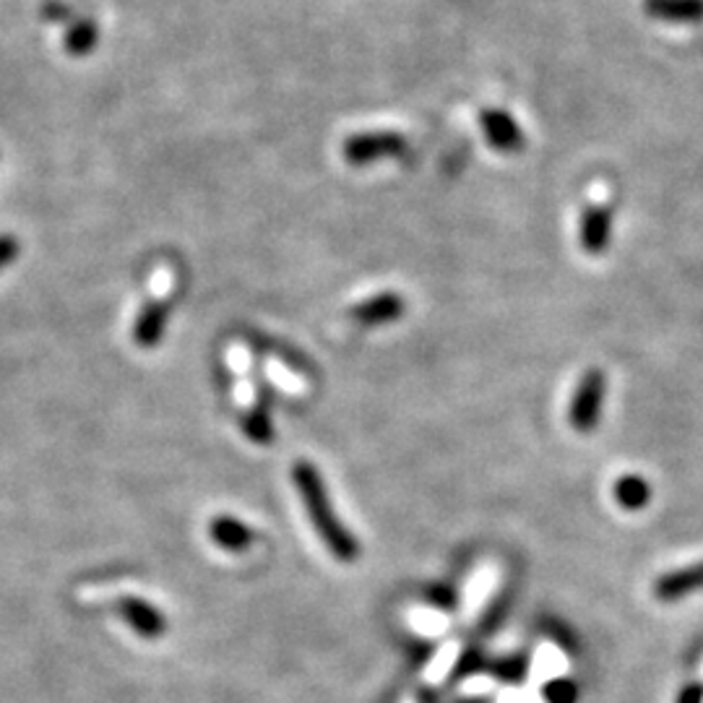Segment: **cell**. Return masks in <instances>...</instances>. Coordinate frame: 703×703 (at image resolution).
Wrapping results in <instances>:
<instances>
[{
  "label": "cell",
  "mask_w": 703,
  "mask_h": 703,
  "mask_svg": "<svg viewBox=\"0 0 703 703\" xmlns=\"http://www.w3.org/2000/svg\"><path fill=\"white\" fill-rule=\"evenodd\" d=\"M292 480H295V488L300 492V498H303L305 511L311 516L315 531H319L323 543H326L329 553L342 563L358 560V539H354L350 535V529L336 519L334 506H331L326 485H323L319 469H315L311 461H297L295 467H292Z\"/></svg>",
  "instance_id": "cell-1"
},
{
  "label": "cell",
  "mask_w": 703,
  "mask_h": 703,
  "mask_svg": "<svg viewBox=\"0 0 703 703\" xmlns=\"http://www.w3.org/2000/svg\"><path fill=\"white\" fill-rule=\"evenodd\" d=\"M605 391H607V378L602 370L592 368L586 370L578 381L574 399H570L568 420L578 432H594L602 417V404H605Z\"/></svg>",
  "instance_id": "cell-2"
},
{
  "label": "cell",
  "mask_w": 703,
  "mask_h": 703,
  "mask_svg": "<svg viewBox=\"0 0 703 703\" xmlns=\"http://www.w3.org/2000/svg\"><path fill=\"white\" fill-rule=\"evenodd\" d=\"M578 241H582V248L589 256L605 253L609 248V241H613V212L599 204L586 206L582 222H578Z\"/></svg>",
  "instance_id": "cell-3"
},
{
  "label": "cell",
  "mask_w": 703,
  "mask_h": 703,
  "mask_svg": "<svg viewBox=\"0 0 703 703\" xmlns=\"http://www.w3.org/2000/svg\"><path fill=\"white\" fill-rule=\"evenodd\" d=\"M703 589V560L667 570L654 582V597L660 602H680Z\"/></svg>",
  "instance_id": "cell-4"
},
{
  "label": "cell",
  "mask_w": 703,
  "mask_h": 703,
  "mask_svg": "<svg viewBox=\"0 0 703 703\" xmlns=\"http://www.w3.org/2000/svg\"><path fill=\"white\" fill-rule=\"evenodd\" d=\"M120 615H123V621H126L141 638L157 641L165 636V631H167L165 615H162L154 605H149V602L126 597L120 602Z\"/></svg>",
  "instance_id": "cell-5"
},
{
  "label": "cell",
  "mask_w": 703,
  "mask_h": 703,
  "mask_svg": "<svg viewBox=\"0 0 703 703\" xmlns=\"http://www.w3.org/2000/svg\"><path fill=\"white\" fill-rule=\"evenodd\" d=\"M401 315H404V297H399L397 292H381V295H373L352 311V319L362 326H383V323L397 321Z\"/></svg>",
  "instance_id": "cell-6"
},
{
  "label": "cell",
  "mask_w": 703,
  "mask_h": 703,
  "mask_svg": "<svg viewBox=\"0 0 703 703\" xmlns=\"http://www.w3.org/2000/svg\"><path fill=\"white\" fill-rule=\"evenodd\" d=\"M401 149H404V141L399 136H354L352 141H346L344 154L352 165H368V162L389 157V154H397Z\"/></svg>",
  "instance_id": "cell-7"
},
{
  "label": "cell",
  "mask_w": 703,
  "mask_h": 703,
  "mask_svg": "<svg viewBox=\"0 0 703 703\" xmlns=\"http://www.w3.org/2000/svg\"><path fill=\"white\" fill-rule=\"evenodd\" d=\"M167 315H169V307L167 303H162V300H152V303H146L141 307V313H138L136 326H134L136 344L144 346V350L157 346L162 334H165V329H167Z\"/></svg>",
  "instance_id": "cell-8"
},
{
  "label": "cell",
  "mask_w": 703,
  "mask_h": 703,
  "mask_svg": "<svg viewBox=\"0 0 703 703\" xmlns=\"http://www.w3.org/2000/svg\"><path fill=\"white\" fill-rule=\"evenodd\" d=\"M482 128H485V134H488V141L496 146V149L500 152L521 149V144H524L521 128L516 126L508 113H500V110L482 113Z\"/></svg>",
  "instance_id": "cell-9"
},
{
  "label": "cell",
  "mask_w": 703,
  "mask_h": 703,
  "mask_svg": "<svg viewBox=\"0 0 703 703\" xmlns=\"http://www.w3.org/2000/svg\"><path fill=\"white\" fill-rule=\"evenodd\" d=\"M208 535H212L216 545L230 553H243L253 545L251 527H245L243 521L232 519V516H216V519L208 524Z\"/></svg>",
  "instance_id": "cell-10"
},
{
  "label": "cell",
  "mask_w": 703,
  "mask_h": 703,
  "mask_svg": "<svg viewBox=\"0 0 703 703\" xmlns=\"http://www.w3.org/2000/svg\"><path fill=\"white\" fill-rule=\"evenodd\" d=\"M646 11L662 21H701L703 0H646Z\"/></svg>",
  "instance_id": "cell-11"
},
{
  "label": "cell",
  "mask_w": 703,
  "mask_h": 703,
  "mask_svg": "<svg viewBox=\"0 0 703 703\" xmlns=\"http://www.w3.org/2000/svg\"><path fill=\"white\" fill-rule=\"evenodd\" d=\"M615 500L625 511H641L652 500V488L641 475H623L615 482Z\"/></svg>",
  "instance_id": "cell-12"
},
{
  "label": "cell",
  "mask_w": 703,
  "mask_h": 703,
  "mask_svg": "<svg viewBox=\"0 0 703 703\" xmlns=\"http://www.w3.org/2000/svg\"><path fill=\"white\" fill-rule=\"evenodd\" d=\"M243 430H245V436H248L251 440H256V443H268V440L274 438V424H272V414H268V409L264 404H258L256 409H253V412L245 417Z\"/></svg>",
  "instance_id": "cell-13"
},
{
  "label": "cell",
  "mask_w": 703,
  "mask_h": 703,
  "mask_svg": "<svg viewBox=\"0 0 703 703\" xmlns=\"http://www.w3.org/2000/svg\"><path fill=\"white\" fill-rule=\"evenodd\" d=\"M547 703H576L578 685L570 677H555L543 687Z\"/></svg>",
  "instance_id": "cell-14"
},
{
  "label": "cell",
  "mask_w": 703,
  "mask_h": 703,
  "mask_svg": "<svg viewBox=\"0 0 703 703\" xmlns=\"http://www.w3.org/2000/svg\"><path fill=\"white\" fill-rule=\"evenodd\" d=\"M95 37H97L95 27L87 25V21H81V25H76L71 32H68L66 45H68V50L76 52V56H84V52L95 45Z\"/></svg>",
  "instance_id": "cell-15"
},
{
  "label": "cell",
  "mask_w": 703,
  "mask_h": 703,
  "mask_svg": "<svg viewBox=\"0 0 703 703\" xmlns=\"http://www.w3.org/2000/svg\"><path fill=\"white\" fill-rule=\"evenodd\" d=\"M19 253V243L13 235H0V268L9 266Z\"/></svg>",
  "instance_id": "cell-16"
},
{
  "label": "cell",
  "mask_w": 703,
  "mask_h": 703,
  "mask_svg": "<svg viewBox=\"0 0 703 703\" xmlns=\"http://www.w3.org/2000/svg\"><path fill=\"white\" fill-rule=\"evenodd\" d=\"M677 703H703V683H687L680 691Z\"/></svg>",
  "instance_id": "cell-17"
},
{
  "label": "cell",
  "mask_w": 703,
  "mask_h": 703,
  "mask_svg": "<svg viewBox=\"0 0 703 703\" xmlns=\"http://www.w3.org/2000/svg\"><path fill=\"white\" fill-rule=\"evenodd\" d=\"M524 672H527V662L524 660H511L508 664H504L506 680H521Z\"/></svg>",
  "instance_id": "cell-18"
}]
</instances>
